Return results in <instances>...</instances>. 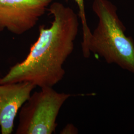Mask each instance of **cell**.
Wrapping results in <instances>:
<instances>
[{"mask_svg": "<svg viewBox=\"0 0 134 134\" xmlns=\"http://www.w3.org/2000/svg\"><path fill=\"white\" fill-rule=\"evenodd\" d=\"M73 1H74L76 3L79 10V16L81 21L82 29V41L81 43V45H84L87 41V39L91 34V31L87 25L84 0Z\"/></svg>", "mask_w": 134, "mask_h": 134, "instance_id": "obj_6", "label": "cell"}, {"mask_svg": "<svg viewBox=\"0 0 134 134\" xmlns=\"http://www.w3.org/2000/svg\"><path fill=\"white\" fill-rule=\"evenodd\" d=\"M77 133L78 130L72 124H68L66 125L60 132V134H76Z\"/></svg>", "mask_w": 134, "mask_h": 134, "instance_id": "obj_7", "label": "cell"}, {"mask_svg": "<svg viewBox=\"0 0 134 134\" xmlns=\"http://www.w3.org/2000/svg\"><path fill=\"white\" fill-rule=\"evenodd\" d=\"M92 9L98 19L96 29L81 46L84 57L91 53L134 74V41L125 34L126 28L109 0H93Z\"/></svg>", "mask_w": 134, "mask_h": 134, "instance_id": "obj_2", "label": "cell"}, {"mask_svg": "<svg viewBox=\"0 0 134 134\" xmlns=\"http://www.w3.org/2000/svg\"><path fill=\"white\" fill-rule=\"evenodd\" d=\"M52 0H0V32L21 35L34 28Z\"/></svg>", "mask_w": 134, "mask_h": 134, "instance_id": "obj_4", "label": "cell"}, {"mask_svg": "<svg viewBox=\"0 0 134 134\" xmlns=\"http://www.w3.org/2000/svg\"><path fill=\"white\" fill-rule=\"evenodd\" d=\"M71 94L56 91L52 87H44L31 94L19 110L16 134H52L64 103Z\"/></svg>", "mask_w": 134, "mask_h": 134, "instance_id": "obj_3", "label": "cell"}, {"mask_svg": "<svg viewBox=\"0 0 134 134\" xmlns=\"http://www.w3.org/2000/svg\"><path fill=\"white\" fill-rule=\"evenodd\" d=\"M36 86L27 81L0 84V128L2 134H11L18 112Z\"/></svg>", "mask_w": 134, "mask_h": 134, "instance_id": "obj_5", "label": "cell"}, {"mask_svg": "<svg viewBox=\"0 0 134 134\" xmlns=\"http://www.w3.org/2000/svg\"><path fill=\"white\" fill-rule=\"evenodd\" d=\"M51 25L39 27L37 40L23 61L10 68L0 84L27 81L40 88L52 87L64 78L63 65L72 54L79 32V16L69 7L54 2L49 6Z\"/></svg>", "mask_w": 134, "mask_h": 134, "instance_id": "obj_1", "label": "cell"}]
</instances>
